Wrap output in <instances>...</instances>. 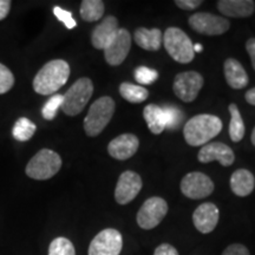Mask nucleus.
Segmentation results:
<instances>
[{
    "label": "nucleus",
    "mask_w": 255,
    "mask_h": 255,
    "mask_svg": "<svg viewBox=\"0 0 255 255\" xmlns=\"http://www.w3.org/2000/svg\"><path fill=\"white\" fill-rule=\"evenodd\" d=\"M168 213L165 200L158 196H152L143 203L137 213V223L142 229H154L157 227Z\"/></svg>",
    "instance_id": "nucleus-7"
},
{
    "label": "nucleus",
    "mask_w": 255,
    "mask_h": 255,
    "mask_svg": "<svg viewBox=\"0 0 255 255\" xmlns=\"http://www.w3.org/2000/svg\"><path fill=\"white\" fill-rule=\"evenodd\" d=\"M229 114H231V123H229V137L234 143L242 141L245 137V123L242 120L240 110H239L238 105L232 103L228 107Z\"/></svg>",
    "instance_id": "nucleus-23"
},
{
    "label": "nucleus",
    "mask_w": 255,
    "mask_h": 255,
    "mask_svg": "<svg viewBox=\"0 0 255 255\" xmlns=\"http://www.w3.org/2000/svg\"><path fill=\"white\" fill-rule=\"evenodd\" d=\"M197 159L201 163H209V162L218 161L223 167H229L234 163L235 155L231 146L221 142H212L203 145L200 149Z\"/></svg>",
    "instance_id": "nucleus-14"
},
{
    "label": "nucleus",
    "mask_w": 255,
    "mask_h": 255,
    "mask_svg": "<svg viewBox=\"0 0 255 255\" xmlns=\"http://www.w3.org/2000/svg\"><path fill=\"white\" fill-rule=\"evenodd\" d=\"M255 187V177L247 169H238L231 177V189L237 196L245 197L252 194Z\"/></svg>",
    "instance_id": "nucleus-20"
},
{
    "label": "nucleus",
    "mask_w": 255,
    "mask_h": 255,
    "mask_svg": "<svg viewBox=\"0 0 255 255\" xmlns=\"http://www.w3.org/2000/svg\"><path fill=\"white\" fill-rule=\"evenodd\" d=\"M246 50H247L248 55H250V57H251L253 69L255 70V38H251V39L247 40Z\"/></svg>",
    "instance_id": "nucleus-36"
},
{
    "label": "nucleus",
    "mask_w": 255,
    "mask_h": 255,
    "mask_svg": "<svg viewBox=\"0 0 255 255\" xmlns=\"http://www.w3.org/2000/svg\"><path fill=\"white\" fill-rule=\"evenodd\" d=\"M135 43L141 49L146 51H158L162 46L163 34L159 28L148 30L145 27H138L133 34Z\"/></svg>",
    "instance_id": "nucleus-21"
},
{
    "label": "nucleus",
    "mask_w": 255,
    "mask_h": 255,
    "mask_svg": "<svg viewBox=\"0 0 255 255\" xmlns=\"http://www.w3.org/2000/svg\"><path fill=\"white\" fill-rule=\"evenodd\" d=\"M222 122L218 116L208 114L191 117L183 128L184 139L191 146H203L208 144L221 132Z\"/></svg>",
    "instance_id": "nucleus-1"
},
{
    "label": "nucleus",
    "mask_w": 255,
    "mask_h": 255,
    "mask_svg": "<svg viewBox=\"0 0 255 255\" xmlns=\"http://www.w3.org/2000/svg\"><path fill=\"white\" fill-rule=\"evenodd\" d=\"M163 110L165 114V129H177L183 121V114L177 108L170 107V105L163 107Z\"/></svg>",
    "instance_id": "nucleus-29"
},
{
    "label": "nucleus",
    "mask_w": 255,
    "mask_h": 255,
    "mask_svg": "<svg viewBox=\"0 0 255 255\" xmlns=\"http://www.w3.org/2000/svg\"><path fill=\"white\" fill-rule=\"evenodd\" d=\"M36 124L32 123L26 117H21L14 123L12 129V135L19 142H26L32 138L36 132Z\"/></svg>",
    "instance_id": "nucleus-26"
},
{
    "label": "nucleus",
    "mask_w": 255,
    "mask_h": 255,
    "mask_svg": "<svg viewBox=\"0 0 255 255\" xmlns=\"http://www.w3.org/2000/svg\"><path fill=\"white\" fill-rule=\"evenodd\" d=\"M220 218L219 208L214 203L206 202L200 205L193 214V222L195 228L202 234H208L218 226Z\"/></svg>",
    "instance_id": "nucleus-15"
},
{
    "label": "nucleus",
    "mask_w": 255,
    "mask_h": 255,
    "mask_svg": "<svg viewBox=\"0 0 255 255\" xmlns=\"http://www.w3.org/2000/svg\"><path fill=\"white\" fill-rule=\"evenodd\" d=\"M14 85V76L6 68L4 64L0 63V95L6 94Z\"/></svg>",
    "instance_id": "nucleus-31"
},
{
    "label": "nucleus",
    "mask_w": 255,
    "mask_h": 255,
    "mask_svg": "<svg viewBox=\"0 0 255 255\" xmlns=\"http://www.w3.org/2000/svg\"><path fill=\"white\" fill-rule=\"evenodd\" d=\"M223 70H225V77L227 84L232 89L235 90H240V89L246 88L250 82L248 75L244 66L239 60L234 58L226 59L225 65H223Z\"/></svg>",
    "instance_id": "nucleus-19"
},
{
    "label": "nucleus",
    "mask_w": 255,
    "mask_h": 255,
    "mask_svg": "<svg viewBox=\"0 0 255 255\" xmlns=\"http://www.w3.org/2000/svg\"><path fill=\"white\" fill-rule=\"evenodd\" d=\"M70 77V65L63 59L46 63L33 79V89L37 94L47 96L55 94L65 85Z\"/></svg>",
    "instance_id": "nucleus-2"
},
{
    "label": "nucleus",
    "mask_w": 255,
    "mask_h": 255,
    "mask_svg": "<svg viewBox=\"0 0 255 255\" xmlns=\"http://www.w3.org/2000/svg\"><path fill=\"white\" fill-rule=\"evenodd\" d=\"M63 104V95H53L52 97H50V100L44 104L43 109H41V115L45 120H53L56 117L58 110L62 108Z\"/></svg>",
    "instance_id": "nucleus-28"
},
{
    "label": "nucleus",
    "mask_w": 255,
    "mask_h": 255,
    "mask_svg": "<svg viewBox=\"0 0 255 255\" xmlns=\"http://www.w3.org/2000/svg\"><path fill=\"white\" fill-rule=\"evenodd\" d=\"M143 186L142 178L135 171L127 170L121 174L115 188V200L119 205H128L138 195Z\"/></svg>",
    "instance_id": "nucleus-12"
},
{
    "label": "nucleus",
    "mask_w": 255,
    "mask_h": 255,
    "mask_svg": "<svg viewBox=\"0 0 255 255\" xmlns=\"http://www.w3.org/2000/svg\"><path fill=\"white\" fill-rule=\"evenodd\" d=\"M49 255H76V251L69 239L57 238L50 244Z\"/></svg>",
    "instance_id": "nucleus-27"
},
{
    "label": "nucleus",
    "mask_w": 255,
    "mask_h": 255,
    "mask_svg": "<svg viewBox=\"0 0 255 255\" xmlns=\"http://www.w3.org/2000/svg\"><path fill=\"white\" fill-rule=\"evenodd\" d=\"M181 191L184 196L191 200H201L209 196L214 191V182L208 175L193 171L182 178L180 184Z\"/></svg>",
    "instance_id": "nucleus-10"
},
{
    "label": "nucleus",
    "mask_w": 255,
    "mask_h": 255,
    "mask_svg": "<svg viewBox=\"0 0 255 255\" xmlns=\"http://www.w3.org/2000/svg\"><path fill=\"white\" fill-rule=\"evenodd\" d=\"M115 102L109 96L96 100L84 119L85 133L96 137L103 131L115 114Z\"/></svg>",
    "instance_id": "nucleus-3"
},
{
    "label": "nucleus",
    "mask_w": 255,
    "mask_h": 255,
    "mask_svg": "<svg viewBox=\"0 0 255 255\" xmlns=\"http://www.w3.org/2000/svg\"><path fill=\"white\" fill-rule=\"evenodd\" d=\"M131 47V34L126 28H120L116 37L104 50V58L111 66H119L127 59Z\"/></svg>",
    "instance_id": "nucleus-13"
},
{
    "label": "nucleus",
    "mask_w": 255,
    "mask_h": 255,
    "mask_svg": "<svg viewBox=\"0 0 255 255\" xmlns=\"http://www.w3.org/2000/svg\"><path fill=\"white\" fill-rule=\"evenodd\" d=\"M245 98H246L247 103H250L251 105H254L255 107V88L248 90L246 92V95H245Z\"/></svg>",
    "instance_id": "nucleus-38"
},
{
    "label": "nucleus",
    "mask_w": 255,
    "mask_h": 255,
    "mask_svg": "<svg viewBox=\"0 0 255 255\" xmlns=\"http://www.w3.org/2000/svg\"><path fill=\"white\" fill-rule=\"evenodd\" d=\"M154 255H178L176 248L169 244H162L156 248Z\"/></svg>",
    "instance_id": "nucleus-35"
},
{
    "label": "nucleus",
    "mask_w": 255,
    "mask_h": 255,
    "mask_svg": "<svg viewBox=\"0 0 255 255\" xmlns=\"http://www.w3.org/2000/svg\"><path fill=\"white\" fill-rule=\"evenodd\" d=\"M105 11L102 0H83L81 4V17L84 21L94 23L103 17Z\"/></svg>",
    "instance_id": "nucleus-24"
},
{
    "label": "nucleus",
    "mask_w": 255,
    "mask_h": 255,
    "mask_svg": "<svg viewBox=\"0 0 255 255\" xmlns=\"http://www.w3.org/2000/svg\"><path fill=\"white\" fill-rule=\"evenodd\" d=\"M222 255H250V251L241 244H233L223 251Z\"/></svg>",
    "instance_id": "nucleus-33"
},
{
    "label": "nucleus",
    "mask_w": 255,
    "mask_h": 255,
    "mask_svg": "<svg viewBox=\"0 0 255 255\" xmlns=\"http://www.w3.org/2000/svg\"><path fill=\"white\" fill-rule=\"evenodd\" d=\"M11 9V1L9 0H0V20L7 17Z\"/></svg>",
    "instance_id": "nucleus-37"
},
{
    "label": "nucleus",
    "mask_w": 255,
    "mask_h": 255,
    "mask_svg": "<svg viewBox=\"0 0 255 255\" xmlns=\"http://www.w3.org/2000/svg\"><path fill=\"white\" fill-rule=\"evenodd\" d=\"M62 168L60 156L50 149H41L26 165V175L33 180H49L58 173Z\"/></svg>",
    "instance_id": "nucleus-5"
},
{
    "label": "nucleus",
    "mask_w": 255,
    "mask_h": 255,
    "mask_svg": "<svg viewBox=\"0 0 255 255\" xmlns=\"http://www.w3.org/2000/svg\"><path fill=\"white\" fill-rule=\"evenodd\" d=\"M251 139H252V143H253V145L255 146V128H254L253 132H252V137H251Z\"/></svg>",
    "instance_id": "nucleus-40"
},
{
    "label": "nucleus",
    "mask_w": 255,
    "mask_h": 255,
    "mask_svg": "<svg viewBox=\"0 0 255 255\" xmlns=\"http://www.w3.org/2000/svg\"><path fill=\"white\" fill-rule=\"evenodd\" d=\"M163 45L168 55L175 62L181 64H188L195 57L194 44L190 38L178 27H168L163 34Z\"/></svg>",
    "instance_id": "nucleus-4"
},
{
    "label": "nucleus",
    "mask_w": 255,
    "mask_h": 255,
    "mask_svg": "<svg viewBox=\"0 0 255 255\" xmlns=\"http://www.w3.org/2000/svg\"><path fill=\"white\" fill-rule=\"evenodd\" d=\"M203 87V77L196 71H186L176 75L173 90L180 100L186 103L195 101Z\"/></svg>",
    "instance_id": "nucleus-11"
},
{
    "label": "nucleus",
    "mask_w": 255,
    "mask_h": 255,
    "mask_svg": "<svg viewBox=\"0 0 255 255\" xmlns=\"http://www.w3.org/2000/svg\"><path fill=\"white\" fill-rule=\"evenodd\" d=\"M194 52H202V50H203V46L201 45V44H194Z\"/></svg>",
    "instance_id": "nucleus-39"
},
{
    "label": "nucleus",
    "mask_w": 255,
    "mask_h": 255,
    "mask_svg": "<svg viewBox=\"0 0 255 255\" xmlns=\"http://www.w3.org/2000/svg\"><path fill=\"white\" fill-rule=\"evenodd\" d=\"M133 76L139 84L149 85L152 84L158 78V72L154 69L146 68V66H138L133 71Z\"/></svg>",
    "instance_id": "nucleus-30"
},
{
    "label": "nucleus",
    "mask_w": 255,
    "mask_h": 255,
    "mask_svg": "<svg viewBox=\"0 0 255 255\" xmlns=\"http://www.w3.org/2000/svg\"><path fill=\"white\" fill-rule=\"evenodd\" d=\"M189 25L197 33L207 36H220L226 33L231 27L228 19L207 12H199L189 17Z\"/></svg>",
    "instance_id": "nucleus-8"
},
{
    "label": "nucleus",
    "mask_w": 255,
    "mask_h": 255,
    "mask_svg": "<svg viewBox=\"0 0 255 255\" xmlns=\"http://www.w3.org/2000/svg\"><path fill=\"white\" fill-rule=\"evenodd\" d=\"M202 4L203 1H201V0H175V5H177V7L184 9V11L195 9Z\"/></svg>",
    "instance_id": "nucleus-34"
},
{
    "label": "nucleus",
    "mask_w": 255,
    "mask_h": 255,
    "mask_svg": "<svg viewBox=\"0 0 255 255\" xmlns=\"http://www.w3.org/2000/svg\"><path fill=\"white\" fill-rule=\"evenodd\" d=\"M139 141L137 136L132 133H123V135L117 136L108 145V152L111 157L120 159V161H126L132 157L138 150Z\"/></svg>",
    "instance_id": "nucleus-16"
},
{
    "label": "nucleus",
    "mask_w": 255,
    "mask_h": 255,
    "mask_svg": "<svg viewBox=\"0 0 255 255\" xmlns=\"http://www.w3.org/2000/svg\"><path fill=\"white\" fill-rule=\"evenodd\" d=\"M146 126L154 135H159L165 130V114L163 108L156 104H148L143 109Z\"/></svg>",
    "instance_id": "nucleus-22"
},
{
    "label": "nucleus",
    "mask_w": 255,
    "mask_h": 255,
    "mask_svg": "<svg viewBox=\"0 0 255 255\" xmlns=\"http://www.w3.org/2000/svg\"><path fill=\"white\" fill-rule=\"evenodd\" d=\"M119 20L114 15H108L101 24L95 27L91 34V43L95 49L105 50L119 32Z\"/></svg>",
    "instance_id": "nucleus-17"
},
{
    "label": "nucleus",
    "mask_w": 255,
    "mask_h": 255,
    "mask_svg": "<svg viewBox=\"0 0 255 255\" xmlns=\"http://www.w3.org/2000/svg\"><path fill=\"white\" fill-rule=\"evenodd\" d=\"M218 9L226 17L247 18L254 13L255 2L253 0H220Z\"/></svg>",
    "instance_id": "nucleus-18"
},
{
    "label": "nucleus",
    "mask_w": 255,
    "mask_h": 255,
    "mask_svg": "<svg viewBox=\"0 0 255 255\" xmlns=\"http://www.w3.org/2000/svg\"><path fill=\"white\" fill-rule=\"evenodd\" d=\"M120 94L124 100L130 103H142L149 96V92L145 88L126 82L120 85Z\"/></svg>",
    "instance_id": "nucleus-25"
},
{
    "label": "nucleus",
    "mask_w": 255,
    "mask_h": 255,
    "mask_svg": "<svg viewBox=\"0 0 255 255\" xmlns=\"http://www.w3.org/2000/svg\"><path fill=\"white\" fill-rule=\"evenodd\" d=\"M94 94V84L90 78H79L63 95V104L60 109L68 116H77L87 107Z\"/></svg>",
    "instance_id": "nucleus-6"
},
{
    "label": "nucleus",
    "mask_w": 255,
    "mask_h": 255,
    "mask_svg": "<svg viewBox=\"0 0 255 255\" xmlns=\"http://www.w3.org/2000/svg\"><path fill=\"white\" fill-rule=\"evenodd\" d=\"M123 238L119 231L107 228L98 233L89 246V255H120Z\"/></svg>",
    "instance_id": "nucleus-9"
},
{
    "label": "nucleus",
    "mask_w": 255,
    "mask_h": 255,
    "mask_svg": "<svg viewBox=\"0 0 255 255\" xmlns=\"http://www.w3.org/2000/svg\"><path fill=\"white\" fill-rule=\"evenodd\" d=\"M53 13H55L57 19H58L59 21H62V23L66 26V28H69V30H72V28L77 26V23H76V20L73 19L71 12L59 7V6H56V7L53 8Z\"/></svg>",
    "instance_id": "nucleus-32"
}]
</instances>
